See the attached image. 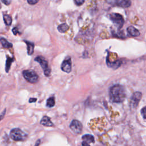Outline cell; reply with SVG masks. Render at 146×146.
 Here are the masks:
<instances>
[{"instance_id":"6da1fadb","label":"cell","mask_w":146,"mask_h":146,"mask_svg":"<svg viewBox=\"0 0 146 146\" xmlns=\"http://www.w3.org/2000/svg\"><path fill=\"white\" fill-rule=\"evenodd\" d=\"M109 95L111 102L121 103L124 100L126 97L125 90L122 85L115 84L110 88Z\"/></svg>"},{"instance_id":"7a4b0ae2","label":"cell","mask_w":146,"mask_h":146,"mask_svg":"<svg viewBox=\"0 0 146 146\" xmlns=\"http://www.w3.org/2000/svg\"><path fill=\"white\" fill-rule=\"evenodd\" d=\"M10 136L14 141H23L27 137V135L18 128L13 129L10 133Z\"/></svg>"},{"instance_id":"3957f363","label":"cell","mask_w":146,"mask_h":146,"mask_svg":"<svg viewBox=\"0 0 146 146\" xmlns=\"http://www.w3.org/2000/svg\"><path fill=\"white\" fill-rule=\"evenodd\" d=\"M25 79L30 83H35L38 82L39 76L33 70H26L22 72Z\"/></svg>"},{"instance_id":"277c9868","label":"cell","mask_w":146,"mask_h":146,"mask_svg":"<svg viewBox=\"0 0 146 146\" xmlns=\"http://www.w3.org/2000/svg\"><path fill=\"white\" fill-rule=\"evenodd\" d=\"M34 60L35 61H36L40 64L41 67L43 70L45 76H49L51 72V69L48 67V62H47V60L43 56H36Z\"/></svg>"},{"instance_id":"5b68a950","label":"cell","mask_w":146,"mask_h":146,"mask_svg":"<svg viewBox=\"0 0 146 146\" xmlns=\"http://www.w3.org/2000/svg\"><path fill=\"white\" fill-rule=\"evenodd\" d=\"M110 19L112 21L115 25L120 29L123 26L124 21L121 15L118 13H111L110 14Z\"/></svg>"},{"instance_id":"8992f818","label":"cell","mask_w":146,"mask_h":146,"mask_svg":"<svg viewBox=\"0 0 146 146\" xmlns=\"http://www.w3.org/2000/svg\"><path fill=\"white\" fill-rule=\"evenodd\" d=\"M70 128L74 133L78 135L81 133L83 126L79 121L77 120H73L70 125Z\"/></svg>"},{"instance_id":"52a82bcc","label":"cell","mask_w":146,"mask_h":146,"mask_svg":"<svg viewBox=\"0 0 146 146\" xmlns=\"http://www.w3.org/2000/svg\"><path fill=\"white\" fill-rule=\"evenodd\" d=\"M141 97L142 94L140 92H134L130 99V106L133 108L136 107L138 106V104L140 102Z\"/></svg>"},{"instance_id":"ba28073f","label":"cell","mask_w":146,"mask_h":146,"mask_svg":"<svg viewBox=\"0 0 146 146\" xmlns=\"http://www.w3.org/2000/svg\"><path fill=\"white\" fill-rule=\"evenodd\" d=\"M107 3H110V5L117 6L121 7L127 8L131 6V2L128 0H117V1H106Z\"/></svg>"},{"instance_id":"9c48e42d","label":"cell","mask_w":146,"mask_h":146,"mask_svg":"<svg viewBox=\"0 0 146 146\" xmlns=\"http://www.w3.org/2000/svg\"><path fill=\"white\" fill-rule=\"evenodd\" d=\"M61 69L63 71L70 73L71 71V60L70 56L67 57L61 64Z\"/></svg>"},{"instance_id":"30bf717a","label":"cell","mask_w":146,"mask_h":146,"mask_svg":"<svg viewBox=\"0 0 146 146\" xmlns=\"http://www.w3.org/2000/svg\"><path fill=\"white\" fill-rule=\"evenodd\" d=\"M40 123L46 127H52L54 125L52 122L50 120V118L47 116H44L42 117Z\"/></svg>"},{"instance_id":"8fae6325","label":"cell","mask_w":146,"mask_h":146,"mask_svg":"<svg viewBox=\"0 0 146 146\" xmlns=\"http://www.w3.org/2000/svg\"><path fill=\"white\" fill-rule=\"evenodd\" d=\"M127 31L129 34L130 35L132 36H138L140 35V32L139 31L135 28L133 26H129L127 28Z\"/></svg>"},{"instance_id":"7c38bea8","label":"cell","mask_w":146,"mask_h":146,"mask_svg":"<svg viewBox=\"0 0 146 146\" xmlns=\"http://www.w3.org/2000/svg\"><path fill=\"white\" fill-rule=\"evenodd\" d=\"M25 42L27 44V54L29 55H31L34 52V44L33 42H30L27 40H24Z\"/></svg>"},{"instance_id":"4fadbf2b","label":"cell","mask_w":146,"mask_h":146,"mask_svg":"<svg viewBox=\"0 0 146 146\" xmlns=\"http://www.w3.org/2000/svg\"><path fill=\"white\" fill-rule=\"evenodd\" d=\"M82 138L83 141H85L87 143H94V141H95L94 136L90 134H86V135H83Z\"/></svg>"},{"instance_id":"5bb4252c","label":"cell","mask_w":146,"mask_h":146,"mask_svg":"<svg viewBox=\"0 0 146 146\" xmlns=\"http://www.w3.org/2000/svg\"><path fill=\"white\" fill-rule=\"evenodd\" d=\"M69 29V26L66 23H62L58 26V30L60 33H65Z\"/></svg>"},{"instance_id":"9a60e30c","label":"cell","mask_w":146,"mask_h":146,"mask_svg":"<svg viewBox=\"0 0 146 146\" xmlns=\"http://www.w3.org/2000/svg\"><path fill=\"white\" fill-rule=\"evenodd\" d=\"M55 99L54 98L52 97H50L47 99L46 101V106L48 108H51L55 106Z\"/></svg>"},{"instance_id":"2e32d148","label":"cell","mask_w":146,"mask_h":146,"mask_svg":"<svg viewBox=\"0 0 146 146\" xmlns=\"http://www.w3.org/2000/svg\"><path fill=\"white\" fill-rule=\"evenodd\" d=\"M1 43L2 45L3 46V47L6 48H8L11 47L13 46L12 43L9 42L8 41H7V40L6 39H5L3 38H1Z\"/></svg>"},{"instance_id":"e0dca14e","label":"cell","mask_w":146,"mask_h":146,"mask_svg":"<svg viewBox=\"0 0 146 146\" xmlns=\"http://www.w3.org/2000/svg\"><path fill=\"white\" fill-rule=\"evenodd\" d=\"M3 21L7 25V26H10L12 22V18L11 17L7 14H3Z\"/></svg>"},{"instance_id":"ac0fdd59","label":"cell","mask_w":146,"mask_h":146,"mask_svg":"<svg viewBox=\"0 0 146 146\" xmlns=\"http://www.w3.org/2000/svg\"><path fill=\"white\" fill-rule=\"evenodd\" d=\"M14 59L13 58H11L10 57H9L7 56V60H6V71L7 72L9 71V70H10V66H11V63L13 62Z\"/></svg>"},{"instance_id":"d6986e66","label":"cell","mask_w":146,"mask_h":146,"mask_svg":"<svg viewBox=\"0 0 146 146\" xmlns=\"http://www.w3.org/2000/svg\"><path fill=\"white\" fill-rule=\"evenodd\" d=\"M141 114L143 116V117L145 119H146V106L143 107L141 110Z\"/></svg>"},{"instance_id":"ffe728a7","label":"cell","mask_w":146,"mask_h":146,"mask_svg":"<svg viewBox=\"0 0 146 146\" xmlns=\"http://www.w3.org/2000/svg\"><path fill=\"white\" fill-rule=\"evenodd\" d=\"M74 2H75V3L76 5L80 6V5H82L84 2V0H75Z\"/></svg>"},{"instance_id":"44dd1931","label":"cell","mask_w":146,"mask_h":146,"mask_svg":"<svg viewBox=\"0 0 146 146\" xmlns=\"http://www.w3.org/2000/svg\"><path fill=\"white\" fill-rule=\"evenodd\" d=\"M38 2V1H36V0H28L27 1V3H29L30 5H34L35 3H36Z\"/></svg>"},{"instance_id":"7402d4cb","label":"cell","mask_w":146,"mask_h":146,"mask_svg":"<svg viewBox=\"0 0 146 146\" xmlns=\"http://www.w3.org/2000/svg\"><path fill=\"white\" fill-rule=\"evenodd\" d=\"M2 2H3V3H5L6 5H8L11 3V1H6V0H5V1L2 0Z\"/></svg>"},{"instance_id":"603a6c76","label":"cell","mask_w":146,"mask_h":146,"mask_svg":"<svg viewBox=\"0 0 146 146\" xmlns=\"http://www.w3.org/2000/svg\"><path fill=\"white\" fill-rule=\"evenodd\" d=\"M36 101V98H30L29 99V102L31 103V102H35Z\"/></svg>"},{"instance_id":"cb8c5ba5","label":"cell","mask_w":146,"mask_h":146,"mask_svg":"<svg viewBox=\"0 0 146 146\" xmlns=\"http://www.w3.org/2000/svg\"><path fill=\"white\" fill-rule=\"evenodd\" d=\"M82 146H90L88 143L85 142V141H83L82 143Z\"/></svg>"},{"instance_id":"d4e9b609","label":"cell","mask_w":146,"mask_h":146,"mask_svg":"<svg viewBox=\"0 0 146 146\" xmlns=\"http://www.w3.org/2000/svg\"><path fill=\"white\" fill-rule=\"evenodd\" d=\"M13 32L14 33V35H16L17 34V33L18 32V31L17 30V28L16 27H14L13 29Z\"/></svg>"},{"instance_id":"484cf974","label":"cell","mask_w":146,"mask_h":146,"mask_svg":"<svg viewBox=\"0 0 146 146\" xmlns=\"http://www.w3.org/2000/svg\"><path fill=\"white\" fill-rule=\"evenodd\" d=\"M5 112H6V109H5L4 110H3V111L1 113V119H3V116L5 114Z\"/></svg>"}]
</instances>
